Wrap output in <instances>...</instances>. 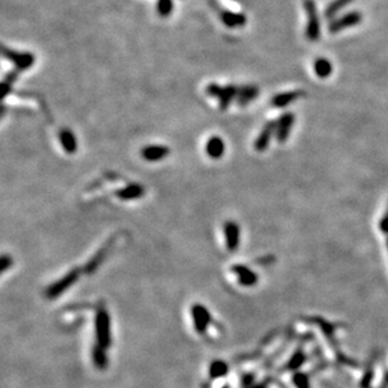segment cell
I'll return each mask as SVG.
<instances>
[{
  "instance_id": "25",
  "label": "cell",
  "mask_w": 388,
  "mask_h": 388,
  "mask_svg": "<svg viewBox=\"0 0 388 388\" xmlns=\"http://www.w3.org/2000/svg\"><path fill=\"white\" fill-rule=\"evenodd\" d=\"M387 248H388V240H387Z\"/></svg>"
},
{
  "instance_id": "11",
  "label": "cell",
  "mask_w": 388,
  "mask_h": 388,
  "mask_svg": "<svg viewBox=\"0 0 388 388\" xmlns=\"http://www.w3.org/2000/svg\"><path fill=\"white\" fill-rule=\"evenodd\" d=\"M232 272L238 276V282L242 286H252L258 283V275L244 265H236L232 268Z\"/></svg>"
},
{
  "instance_id": "22",
  "label": "cell",
  "mask_w": 388,
  "mask_h": 388,
  "mask_svg": "<svg viewBox=\"0 0 388 388\" xmlns=\"http://www.w3.org/2000/svg\"><path fill=\"white\" fill-rule=\"evenodd\" d=\"M293 380L294 384L296 386V388H310L308 376L304 374V373H296Z\"/></svg>"
},
{
  "instance_id": "24",
  "label": "cell",
  "mask_w": 388,
  "mask_h": 388,
  "mask_svg": "<svg viewBox=\"0 0 388 388\" xmlns=\"http://www.w3.org/2000/svg\"><path fill=\"white\" fill-rule=\"evenodd\" d=\"M380 230L382 232H384V234H388V208L386 214L383 215V218H380Z\"/></svg>"
},
{
  "instance_id": "10",
  "label": "cell",
  "mask_w": 388,
  "mask_h": 388,
  "mask_svg": "<svg viewBox=\"0 0 388 388\" xmlns=\"http://www.w3.org/2000/svg\"><path fill=\"white\" fill-rule=\"evenodd\" d=\"M224 234L228 249H229V252H234L238 248V245H239L240 238V229L236 222L228 221L226 224L224 225Z\"/></svg>"
},
{
  "instance_id": "7",
  "label": "cell",
  "mask_w": 388,
  "mask_h": 388,
  "mask_svg": "<svg viewBox=\"0 0 388 388\" xmlns=\"http://www.w3.org/2000/svg\"><path fill=\"white\" fill-rule=\"evenodd\" d=\"M294 117L293 114H284L283 116H280V118L276 121V140H278L279 144H284V142L288 140L289 134L292 131V127L294 124Z\"/></svg>"
},
{
  "instance_id": "6",
  "label": "cell",
  "mask_w": 388,
  "mask_h": 388,
  "mask_svg": "<svg viewBox=\"0 0 388 388\" xmlns=\"http://www.w3.org/2000/svg\"><path fill=\"white\" fill-rule=\"evenodd\" d=\"M360 22H362V16H360V13H358V12H352V13L346 14V16H340V19H336V20L332 22L328 26V30L329 33L334 34L340 30H344L346 28L357 26Z\"/></svg>"
},
{
  "instance_id": "18",
  "label": "cell",
  "mask_w": 388,
  "mask_h": 388,
  "mask_svg": "<svg viewBox=\"0 0 388 388\" xmlns=\"http://www.w3.org/2000/svg\"><path fill=\"white\" fill-rule=\"evenodd\" d=\"M222 22H224L228 26H230V28H235V26H244L246 19H245V16H242V14L225 12V13L222 14Z\"/></svg>"
},
{
  "instance_id": "15",
  "label": "cell",
  "mask_w": 388,
  "mask_h": 388,
  "mask_svg": "<svg viewBox=\"0 0 388 388\" xmlns=\"http://www.w3.org/2000/svg\"><path fill=\"white\" fill-rule=\"evenodd\" d=\"M60 140L63 148H64V151L67 152V154H76V151H77L78 148V144L74 134H73L72 131H70L68 128H63L62 131L60 132Z\"/></svg>"
},
{
  "instance_id": "19",
  "label": "cell",
  "mask_w": 388,
  "mask_h": 388,
  "mask_svg": "<svg viewBox=\"0 0 388 388\" xmlns=\"http://www.w3.org/2000/svg\"><path fill=\"white\" fill-rule=\"evenodd\" d=\"M157 14L162 18H168L172 14L174 0H157L156 4Z\"/></svg>"
},
{
  "instance_id": "1",
  "label": "cell",
  "mask_w": 388,
  "mask_h": 388,
  "mask_svg": "<svg viewBox=\"0 0 388 388\" xmlns=\"http://www.w3.org/2000/svg\"><path fill=\"white\" fill-rule=\"evenodd\" d=\"M304 9H306V18H308L306 36L308 40L316 42L320 38V24H319L318 12H316L314 0H304Z\"/></svg>"
},
{
  "instance_id": "16",
  "label": "cell",
  "mask_w": 388,
  "mask_h": 388,
  "mask_svg": "<svg viewBox=\"0 0 388 388\" xmlns=\"http://www.w3.org/2000/svg\"><path fill=\"white\" fill-rule=\"evenodd\" d=\"M259 94V88L255 86H244L238 90L236 100L240 106H245L254 100Z\"/></svg>"
},
{
  "instance_id": "13",
  "label": "cell",
  "mask_w": 388,
  "mask_h": 388,
  "mask_svg": "<svg viewBox=\"0 0 388 388\" xmlns=\"http://www.w3.org/2000/svg\"><path fill=\"white\" fill-rule=\"evenodd\" d=\"M304 94H306V93H304L303 90H292V92L279 93V94H276L272 100V106L276 108L286 107V106L296 102V100H299V98Z\"/></svg>"
},
{
  "instance_id": "9",
  "label": "cell",
  "mask_w": 388,
  "mask_h": 388,
  "mask_svg": "<svg viewBox=\"0 0 388 388\" xmlns=\"http://www.w3.org/2000/svg\"><path fill=\"white\" fill-rule=\"evenodd\" d=\"M274 134H276V122L275 121L268 122V124L262 127V132H260L256 141H255L254 144L255 150H256L258 152L265 151L266 147L269 146L270 140H272V136Z\"/></svg>"
},
{
  "instance_id": "23",
  "label": "cell",
  "mask_w": 388,
  "mask_h": 388,
  "mask_svg": "<svg viewBox=\"0 0 388 388\" xmlns=\"http://www.w3.org/2000/svg\"><path fill=\"white\" fill-rule=\"evenodd\" d=\"M373 374H374V370H373V366H370L366 370L364 376H363L362 380H360V387L362 388H370V384H372V380H373Z\"/></svg>"
},
{
  "instance_id": "17",
  "label": "cell",
  "mask_w": 388,
  "mask_h": 388,
  "mask_svg": "<svg viewBox=\"0 0 388 388\" xmlns=\"http://www.w3.org/2000/svg\"><path fill=\"white\" fill-rule=\"evenodd\" d=\"M314 72L319 78H328L333 72V64L326 58H316L314 62Z\"/></svg>"
},
{
  "instance_id": "5",
  "label": "cell",
  "mask_w": 388,
  "mask_h": 388,
  "mask_svg": "<svg viewBox=\"0 0 388 388\" xmlns=\"http://www.w3.org/2000/svg\"><path fill=\"white\" fill-rule=\"evenodd\" d=\"M192 319H194V328L198 334H206L208 333V326H212V319L208 312L202 306H195L192 308Z\"/></svg>"
},
{
  "instance_id": "21",
  "label": "cell",
  "mask_w": 388,
  "mask_h": 388,
  "mask_svg": "<svg viewBox=\"0 0 388 388\" xmlns=\"http://www.w3.org/2000/svg\"><path fill=\"white\" fill-rule=\"evenodd\" d=\"M304 362H306V354H304L303 350H298L296 353H294L293 357L290 358L288 364H286V370H298Z\"/></svg>"
},
{
  "instance_id": "14",
  "label": "cell",
  "mask_w": 388,
  "mask_h": 388,
  "mask_svg": "<svg viewBox=\"0 0 388 388\" xmlns=\"http://www.w3.org/2000/svg\"><path fill=\"white\" fill-rule=\"evenodd\" d=\"M121 200H134L144 195V188L138 184H131V185L124 186V188H120L116 192Z\"/></svg>"
},
{
  "instance_id": "12",
  "label": "cell",
  "mask_w": 388,
  "mask_h": 388,
  "mask_svg": "<svg viewBox=\"0 0 388 388\" xmlns=\"http://www.w3.org/2000/svg\"><path fill=\"white\" fill-rule=\"evenodd\" d=\"M205 150L208 157H211V158L214 160H218L220 158V157L224 156L225 144L221 137L212 136L208 140V142H206Z\"/></svg>"
},
{
  "instance_id": "4",
  "label": "cell",
  "mask_w": 388,
  "mask_h": 388,
  "mask_svg": "<svg viewBox=\"0 0 388 388\" xmlns=\"http://www.w3.org/2000/svg\"><path fill=\"white\" fill-rule=\"evenodd\" d=\"M96 336H97L100 350L110 344V318L104 309H100L96 316Z\"/></svg>"
},
{
  "instance_id": "3",
  "label": "cell",
  "mask_w": 388,
  "mask_h": 388,
  "mask_svg": "<svg viewBox=\"0 0 388 388\" xmlns=\"http://www.w3.org/2000/svg\"><path fill=\"white\" fill-rule=\"evenodd\" d=\"M3 56L8 60H10L14 66H16V70H26L30 68L34 64V56L32 53H26V52H16L13 49H9L6 46H3Z\"/></svg>"
},
{
  "instance_id": "2",
  "label": "cell",
  "mask_w": 388,
  "mask_h": 388,
  "mask_svg": "<svg viewBox=\"0 0 388 388\" xmlns=\"http://www.w3.org/2000/svg\"><path fill=\"white\" fill-rule=\"evenodd\" d=\"M238 90L239 88L235 86H226V87H221V86L216 84V83H211L206 87V93L208 96H212L218 100L220 103V108L222 110H226L229 107L232 100H235L238 96Z\"/></svg>"
},
{
  "instance_id": "20",
  "label": "cell",
  "mask_w": 388,
  "mask_h": 388,
  "mask_svg": "<svg viewBox=\"0 0 388 388\" xmlns=\"http://www.w3.org/2000/svg\"><path fill=\"white\" fill-rule=\"evenodd\" d=\"M352 2L353 0H334V2L329 4L328 8H326V16L328 19L333 18V16H334L336 14H337L338 12L340 10V9H343L346 6H348L350 3H352Z\"/></svg>"
},
{
  "instance_id": "8",
  "label": "cell",
  "mask_w": 388,
  "mask_h": 388,
  "mask_svg": "<svg viewBox=\"0 0 388 388\" xmlns=\"http://www.w3.org/2000/svg\"><path fill=\"white\" fill-rule=\"evenodd\" d=\"M142 157L148 162H157L170 154V148L162 144H148L141 151Z\"/></svg>"
}]
</instances>
